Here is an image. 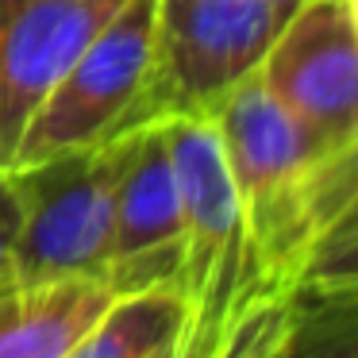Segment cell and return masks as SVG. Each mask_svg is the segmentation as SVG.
Returning a JSON list of instances; mask_svg holds the SVG:
<instances>
[{
    "mask_svg": "<svg viewBox=\"0 0 358 358\" xmlns=\"http://www.w3.org/2000/svg\"><path fill=\"white\" fill-rule=\"evenodd\" d=\"M162 127L185 212L173 273L181 320L170 358H262L301 293L270 270L250 239L208 120H162Z\"/></svg>",
    "mask_w": 358,
    "mask_h": 358,
    "instance_id": "obj_1",
    "label": "cell"
},
{
    "mask_svg": "<svg viewBox=\"0 0 358 358\" xmlns=\"http://www.w3.org/2000/svg\"><path fill=\"white\" fill-rule=\"evenodd\" d=\"M278 4H304V0H278Z\"/></svg>",
    "mask_w": 358,
    "mask_h": 358,
    "instance_id": "obj_17",
    "label": "cell"
},
{
    "mask_svg": "<svg viewBox=\"0 0 358 358\" xmlns=\"http://www.w3.org/2000/svg\"><path fill=\"white\" fill-rule=\"evenodd\" d=\"M208 124L220 139V155L250 239L270 270L296 289V270L304 258L301 189L320 162L316 147L301 124L273 101L258 73L231 89Z\"/></svg>",
    "mask_w": 358,
    "mask_h": 358,
    "instance_id": "obj_3",
    "label": "cell"
},
{
    "mask_svg": "<svg viewBox=\"0 0 358 358\" xmlns=\"http://www.w3.org/2000/svg\"><path fill=\"white\" fill-rule=\"evenodd\" d=\"M258 78L301 124L320 162L358 143V31L343 0L296 4Z\"/></svg>",
    "mask_w": 358,
    "mask_h": 358,
    "instance_id": "obj_6",
    "label": "cell"
},
{
    "mask_svg": "<svg viewBox=\"0 0 358 358\" xmlns=\"http://www.w3.org/2000/svg\"><path fill=\"white\" fill-rule=\"evenodd\" d=\"M296 4L278 0H155L150 70L131 127L212 120V112L262 70Z\"/></svg>",
    "mask_w": 358,
    "mask_h": 358,
    "instance_id": "obj_2",
    "label": "cell"
},
{
    "mask_svg": "<svg viewBox=\"0 0 358 358\" xmlns=\"http://www.w3.org/2000/svg\"><path fill=\"white\" fill-rule=\"evenodd\" d=\"M185 239V212L162 124L127 131V158L112 204V247L104 281L124 293L173 285Z\"/></svg>",
    "mask_w": 358,
    "mask_h": 358,
    "instance_id": "obj_7",
    "label": "cell"
},
{
    "mask_svg": "<svg viewBox=\"0 0 358 358\" xmlns=\"http://www.w3.org/2000/svg\"><path fill=\"white\" fill-rule=\"evenodd\" d=\"M262 358H358V289L301 293L285 331Z\"/></svg>",
    "mask_w": 358,
    "mask_h": 358,
    "instance_id": "obj_11",
    "label": "cell"
},
{
    "mask_svg": "<svg viewBox=\"0 0 358 358\" xmlns=\"http://www.w3.org/2000/svg\"><path fill=\"white\" fill-rule=\"evenodd\" d=\"M16 247H20V189L12 170L0 166V289L16 285Z\"/></svg>",
    "mask_w": 358,
    "mask_h": 358,
    "instance_id": "obj_14",
    "label": "cell"
},
{
    "mask_svg": "<svg viewBox=\"0 0 358 358\" xmlns=\"http://www.w3.org/2000/svg\"><path fill=\"white\" fill-rule=\"evenodd\" d=\"M347 4V16H350V24H355V31H358V0H343Z\"/></svg>",
    "mask_w": 358,
    "mask_h": 358,
    "instance_id": "obj_15",
    "label": "cell"
},
{
    "mask_svg": "<svg viewBox=\"0 0 358 358\" xmlns=\"http://www.w3.org/2000/svg\"><path fill=\"white\" fill-rule=\"evenodd\" d=\"M150 35L155 0H124L50 89L20 139L12 166H31L62 150L127 135L131 112L147 85Z\"/></svg>",
    "mask_w": 358,
    "mask_h": 358,
    "instance_id": "obj_5",
    "label": "cell"
},
{
    "mask_svg": "<svg viewBox=\"0 0 358 358\" xmlns=\"http://www.w3.org/2000/svg\"><path fill=\"white\" fill-rule=\"evenodd\" d=\"M178 320V285L124 293L66 358H155L162 347H170Z\"/></svg>",
    "mask_w": 358,
    "mask_h": 358,
    "instance_id": "obj_10",
    "label": "cell"
},
{
    "mask_svg": "<svg viewBox=\"0 0 358 358\" xmlns=\"http://www.w3.org/2000/svg\"><path fill=\"white\" fill-rule=\"evenodd\" d=\"M116 296L104 278H47L0 289V358H66Z\"/></svg>",
    "mask_w": 358,
    "mask_h": 358,
    "instance_id": "obj_9",
    "label": "cell"
},
{
    "mask_svg": "<svg viewBox=\"0 0 358 358\" xmlns=\"http://www.w3.org/2000/svg\"><path fill=\"white\" fill-rule=\"evenodd\" d=\"M155 358H170V347H162V350H158V355Z\"/></svg>",
    "mask_w": 358,
    "mask_h": 358,
    "instance_id": "obj_16",
    "label": "cell"
},
{
    "mask_svg": "<svg viewBox=\"0 0 358 358\" xmlns=\"http://www.w3.org/2000/svg\"><path fill=\"white\" fill-rule=\"evenodd\" d=\"M124 0H0V166L73 58Z\"/></svg>",
    "mask_w": 358,
    "mask_h": 358,
    "instance_id": "obj_8",
    "label": "cell"
},
{
    "mask_svg": "<svg viewBox=\"0 0 358 358\" xmlns=\"http://www.w3.org/2000/svg\"><path fill=\"white\" fill-rule=\"evenodd\" d=\"M127 135L12 166L20 189L16 281L104 278Z\"/></svg>",
    "mask_w": 358,
    "mask_h": 358,
    "instance_id": "obj_4",
    "label": "cell"
},
{
    "mask_svg": "<svg viewBox=\"0 0 358 358\" xmlns=\"http://www.w3.org/2000/svg\"><path fill=\"white\" fill-rule=\"evenodd\" d=\"M358 231V143L312 166L301 189V247H316ZM301 258V262H304Z\"/></svg>",
    "mask_w": 358,
    "mask_h": 358,
    "instance_id": "obj_12",
    "label": "cell"
},
{
    "mask_svg": "<svg viewBox=\"0 0 358 358\" xmlns=\"http://www.w3.org/2000/svg\"><path fill=\"white\" fill-rule=\"evenodd\" d=\"M358 289V231L316 247L296 270V293Z\"/></svg>",
    "mask_w": 358,
    "mask_h": 358,
    "instance_id": "obj_13",
    "label": "cell"
}]
</instances>
